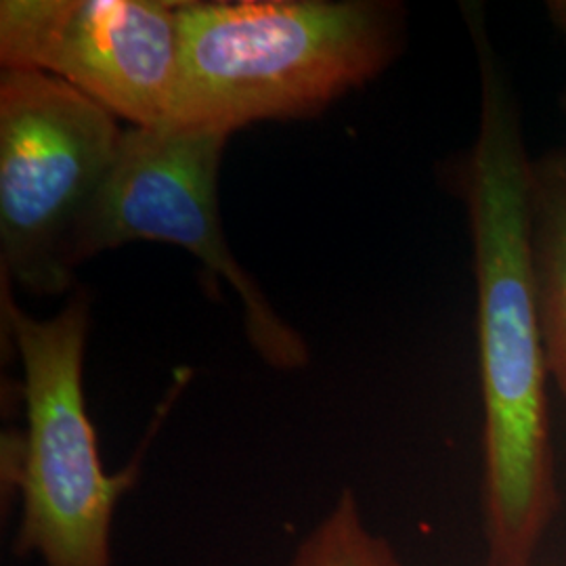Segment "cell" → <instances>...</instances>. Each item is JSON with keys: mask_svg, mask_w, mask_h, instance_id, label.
Instances as JSON below:
<instances>
[{"mask_svg": "<svg viewBox=\"0 0 566 566\" xmlns=\"http://www.w3.org/2000/svg\"><path fill=\"white\" fill-rule=\"evenodd\" d=\"M285 566H403L397 549L365 518L357 495L344 489Z\"/></svg>", "mask_w": 566, "mask_h": 566, "instance_id": "ba28073f", "label": "cell"}, {"mask_svg": "<svg viewBox=\"0 0 566 566\" xmlns=\"http://www.w3.org/2000/svg\"><path fill=\"white\" fill-rule=\"evenodd\" d=\"M512 566H539V565H535V563H525V565H512Z\"/></svg>", "mask_w": 566, "mask_h": 566, "instance_id": "8fae6325", "label": "cell"}, {"mask_svg": "<svg viewBox=\"0 0 566 566\" xmlns=\"http://www.w3.org/2000/svg\"><path fill=\"white\" fill-rule=\"evenodd\" d=\"M481 81V118L465 158L479 303L486 566L533 563L560 506L549 437L546 343L526 242L521 107L476 2L462 7Z\"/></svg>", "mask_w": 566, "mask_h": 566, "instance_id": "6da1fadb", "label": "cell"}, {"mask_svg": "<svg viewBox=\"0 0 566 566\" xmlns=\"http://www.w3.org/2000/svg\"><path fill=\"white\" fill-rule=\"evenodd\" d=\"M403 7L386 0L181 2L172 124L233 133L319 114L399 55Z\"/></svg>", "mask_w": 566, "mask_h": 566, "instance_id": "7a4b0ae2", "label": "cell"}, {"mask_svg": "<svg viewBox=\"0 0 566 566\" xmlns=\"http://www.w3.org/2000/svg\"><path fill=\"white\" fill-rule=\"evenodd\" d=\"M227 139L224 130L185 124L126 130L102 193L67 245V264L74 271L124 243L181 245L233 287L245 336L264 361L298 369L308 364L306 343L264 298L224 240L217 182Z\"/></svg>", "mask_w": 566, "mask_h": 566, "instance_id": "5b68a950", "label": "cell"}, {"mask_svg": "<svg viewBox=\"0 0 566 566\" xmlns=\"http://www.w3.org/2000/svg\"><path fill=\"white\" fill-rule=\"evenodd\" d=\"M179 4L164 0H2V70L67 82L133 128L175 122Z\"/></svg>", "mask_w": 566, "mask_h": 566, "instance_id": "8992f818", "label": "cell"}, {"mask_svg": "<svg viewBox=\"0 0 566 566\" xmlns=\"http://www.w3.org/2000/svg\"><path fill=\"white\" fill-rule=\"evenodd\" d=\"M563 109H565V112H566V91H565V95H563Z\"/></svg>", "mask_w": 566, "mask_h": 566, "instance_id": "30bf717a", "label": "cell"}, {"mask_svg": "<svg viewBox=\"0 0 566 566\" xmlns=\"http://www.w3.org/2000/svg\"><path fill=\"white\" fill-rule=\"evenodd\" d=\"M2 294L25 407V432L11 460L21 506L15 552L42 566H114V516L139 460L116 474L103 468L82 374L91 301L78 292L60 315L39 322Z\"/></svg>", "mask_w": 566, "mask_h": 566, "instance_id": "3957f363", "label": "cell"}, {"mask_svg": "<svg viewBox=\"0 0 566 566\" xmlns=\"http://www.w3.org/2000/svg\"><path fill=\"white\" fill-rule=\"evenodd\" d=\"M124 133L116 116L41 72L0 76V261L34 296L72 285L67 245L102 193Z\"/></svg>", "mask_w": 566, "mask_h": 566, "instance_id": "277c9868", "label": "cell"}, {"mask_svg": "<svg viewBox=\"0 0 566 566\" xmlns=\"http://www.w3.org/2000/svg\"><path fill=\"white\" fill-rule=\"evenodd\" d=\"M526 242L549 376L566 399V145L528 164Z\"/></svg>", "mask_w": 566, "mask_h": 566, "instance_id": "52a82bcc", "label": "cell"}, {"mask_svg": "<svg viewBox=\"0 0 566 566\" xmlns=\"http://www.w3.org/2000/svg\"><path fill=\"white\" fill-rule=\"evenodd\" d=\"M549 23L566 39V0H549L546 4Z\"/></svg>", "mask_w": 566, "mask_h": 566, "instance_id": "9c48e42d", "label": "cell"}]
</instances>
